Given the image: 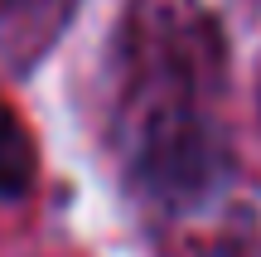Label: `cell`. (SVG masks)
<instances>
[{
	"label": "cell",
	"mask_w": 261,
	"mask_h": 257,
	"mask_svg": "<svg viewBox=\"0 0 261 257\" xmlns=\"http://www.w3.org/2000/svg\"><path fill=\"white\" fill-rule=\"evenodd\" d=\"M116 58L130 165L165 190L198 184L213 165L223 87L218 25L198 0H136L126 10Z\"/></svg>",
	"instance_id": "cell-1"
},
{
	"label": "cell",
	"mask_w": 261,
	"mask_h": 257,
	"mask_svg": "<svg viewBox=\"0 0 261 257\" xmlns=\"http://www.w3.org/2000/svg\"><path fill=\"white\" fill-rule=\"evenodd\" d=\"M34 175H39L34 136H29V126L0 102V199H19V194H29Z\"/></svg>",
	"instance_id": "cell-2"
},
{
	"label": "cell",
	"mask_w": 261,
	"mask_h": 257,
	"mask_svg": "<svg viewBox=\"0 0 261 257\" xmlns=\"http://www.w3.org/2000/svg\"><path fill=\"white\" fill-rule=\"evenodd\" d=\"M73 10V0H0V34H19L29 25H63V15Z\"/></svg>",
	"instance_id": "cell-3"
}]
</instances>
